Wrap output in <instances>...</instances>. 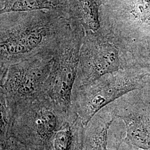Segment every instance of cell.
I'll list each match as a JSON object with an SVG mask.
<instances>
[{"label":"cell","instance_id":"5","mask_svg":"<svg viewBox=\"0 0 150 150\" xmlns=\"http://www.w3.org/2000/svg\"><path fill=\"white\" fill-rule=\"evenodd\" d=\"M126 69L129 68L125 52L112 32L85 36L81 48L74 87L85 85L103 75Z\"/></svg>","mask_w":150,"mask_h":150},{"label":"cell","instance_id":"3","mask_svg":"<svg viewBox=\"0 0 150 150\" xmlns=\"http://www.w3.org/2000/svg\"><path fill=\"white\" fill-rule=\"evenodd\" d=\"M150 78L145 70L138 68L103 75L85 85L74 87L72 106L86 126L103 108L129 92L142 88Z\"/></svg>","mask_w":150,"mask_h":150},{"label":"cell","instance_id":"8","mask_svg":"<svg viewBox=\"0 0 150 150\" xmlns=\"http://www.w3.org/2000/svg\"><path fill=\"white\" fill-rule=\"evenodd\" d=\"M104 6L103 15L116 38H150V0H106Z\"/></svg>","mask_w":150,"mask_h":150},{"label":"cell","instance_id":"16","mask_svg":"<svg viewBox=\"0 0 150 150\" xmlns=\"http://www.w3.org/2000/svg\"><path fill=\"white\" fill-rule=\"evenodd\" d=\"M123 142L122 133L120 135H116L111 144V146L109 147V150H120V146Z\"/></svg>","mask_w":150,"mask_h":150},{"label":"cell","instance_id":"14","mask_svg":"<svg viewBox=\"0 0 150 150\" xmlns=\"http://www.w3.org/2000/svg\"><path fill=\"white\" fill-rule=\"evenodd\" d=\"M1 104V126L0 144L4 143L11 138L12 117L11 110L4 94L0 93Z\"/></svg>","mask_w":150,"mask_h":150},{"label":"cell","instance_id":"11","mask_svg":"<svg viewBox=\"0 0 150 150\" xmlns=\"http://www.w3.org/2000/svg\"><path fill=\"white\" fill-rule=\"evenodd\" d=\"M110 104L94 116L85 126L83 150H109V129L115 120Z\"/></svg>","mask_w":150,"mask_h":150},{"label":"cell","instance_id":"17","mask_svg":"<svg viewBox=\"0 0 150 150\" xmlns=\"http://www.w3.org/2000/svg\"><path fill=\"white\" fill-rule=\"evenodd\" d=\"M25 150H48L47 149L43 147H38V146H32L28 147L26 146Z\"/></svg>","mask_w":150,"mask_h":150},{"label":"cell","instance_id":"10","mask_svg":"<svg viewBox=\"0 0 150 150\" xmlns=\"http://www.w3.org/2000/svg\"><path fill=\"white\" fill-rule=\"evenodd\" d=\"M85 126L73 107L54 135L49 150H83Z\"/></svg>","mask_w":150,"mask_h":150},{"label":"cell","instance_id":"4","mask_svg":"<svg viewBox=\"0 0 150 150\" xmlns=\"http://www.w3.org/2000/svg\"><path fill=\"white\" fill-rule=\"evenodd\" d=\"M69 32L59 44L54 56L45 92L64 110L72 108V96L77 78L81 48L85 37L82 27L72 20Z\"/></svg>","mask_w":150,"mask_h":150},{"label":"cell","instance_id":"6","mask_svg":"<svg viewBox=\"0 0 150 150\" xmlns=\"http://www.w3.org/2000/svg\"><path fill=\"white\" fill-rule=\"evenodd\" d=\"M54 57L36 56L10 65L0 76V93L10 105L45 93Z\"/></svg>","mask_w":150,"mask_h":150},{"label":"cell","instance_id":"15","mask_svg":"<svg viewBox=\"0 0 150 150\" xmlns=\"http://www.w3.org/2000/svg\"><path fill=\"white\" fill-rule=\"evenodd\" d=\"M25 145L13 137L0 144V150H25Z\"/></svg>","mask_w":150,"mask_h":150},{"label":"cell","instance_id":"12","mask_svg":"<svg viewBox=\"0 0 150 150\" xmlns=\"http://www.w3.org/2000/svg\"><path fill=\"white\" fill-rule=\"evenodd\" d=\"M68 0H1V15L11 12L64 10Z\"/></svg>","mask_w":150,"mask_h":150},{"label":"cell","instance_id":"9","mask_svg":"<svg viewBox=\"0 0 150 150\" xmlns=\"http://www.w3.org/2000/svg\"><path fill=\"white\" fill-rule=\"evenodd\" d=\"M105 4V0H68L67 13L82 27L85 36L107 35L111 30L103 16Z\"/></svg>","mask_w":150,"mask_h":150},{"label":"cell","instance_id":"13","mask_svg":"<svg viewBox=\"0 0 150 150\" xmlns=\"http://www.w3.org/2000/svg\"><path fill=\"white\" fill-rule=\"evenodd\" d=\"M129 68L144 70L150 77V38L121 41Z\"/></svg>","mask_w":150,"mask_h":150},{"label":"cell","instance_id":"1","mask_svg":"<svg viewBox=\"0 0 150 150\" xmlns=\"http://www.w3.org/2000/svg\"><path fill=\"white\" fill-rule=\"evenodd\" d=\"M0 76L11 64L36 56L54 54L72 22L66 10L1 15Z\"/></svg>","mask_w":150,"mask_h":150},{"label":"cell","instance_id":"7","mask_svg":"<svg viewBox=\"0 0 150 150\" xmlns=\"http://www.w3.org/2000/svg\"><path fill=\"white\" fill-rule=\"evenodd\" d=\"M116 119L125 126L123 142L131 147L150 150V78L144 87L110 104Z\"/></svg>","mask_w":150,"mask_h":150},{"label":"cell","instance_id":"2","mask_svg":"<svg viewBox=\"0 0 150 150\" xmlns=\"http://www.w3.org/2000/svg\"><path fill=\"white\" fill-rule=\"evenodd\" d=\"M8 105L12 117L11 137L26 146L43 147L48 150L54 135L72 108L64 110L46 93Z\"/></svg>","mask_w":150,"mask_h":150}]
</instances>
